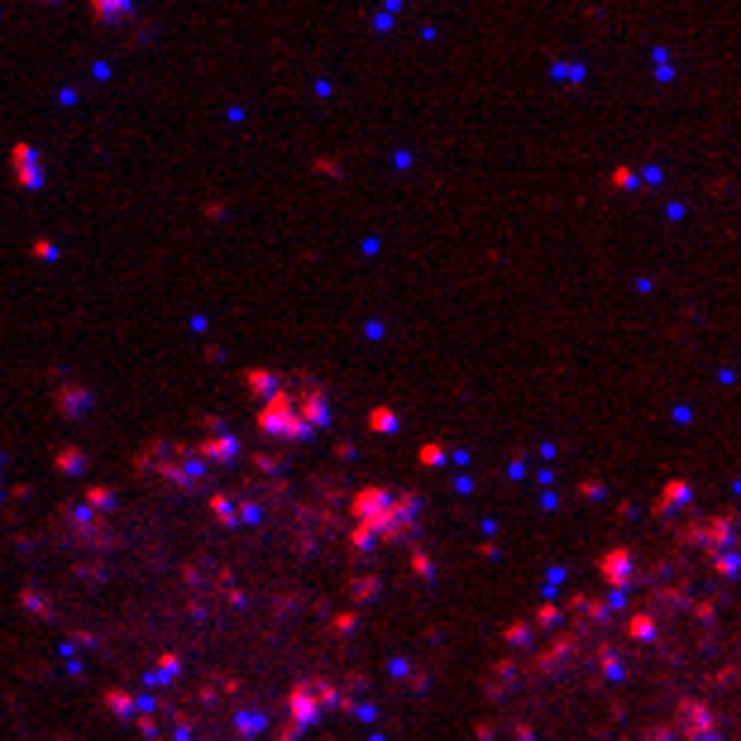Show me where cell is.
<instances>
[{
	"label": "cell",
	"mask_w": 741,
	"mask_h": 741,
	"mask_svg": "<svg viewBox=\"0 0 741 741\" xmlns=\"http://www.w3.org/2000/svg\"><path fill=\"white\" fill-rule=\"evenodd\" d=\"M684 498H689V483H670V488H665V498H660V512H675V507H684Z\"/></svg>",
	"instance_id": "4"
},
{
	"label": "cell",
	"mask_w": 741,
	"mask_h": 741,
	"mask_svg": "<svg viewBox=\"0 0 741 741\" xmlns=\"http://www.w3.org/2000/svg\"><path fill=\"white\" fill-rule=\"evenodd\" d=\"M713 565H718L722 579H737V574H741V555H737V550H732V555H727V550H718V555H713Z\"/></svg>",
	"instance_id": "3"
},
{
	"label": "cell",
	"mask_w": 741,
	"mask_h": 741,
	"mask_svg": "<svg viewBox=\"0 0 741 741\" xmlns=\"http://www.w3.org/2000/svg\"><path fill=\"white\" fill-rule=\"evenodd\" d=\"M679 727H684V741H722L718 718H713L708 703H698V698H684V703H679Z\"/></svg>",
	"instance_id": "1"
},
{
	"label": "cell",
	"mask_w": 741,
	"mask_h": 741,
	"mask_svg": "<svg viewBox=\"0 0 741 741\" xmlns=\"http://www.w3.org/2000/svg\"><path fill=\"white\" fill-rule=\"evenodd\" d=\"M632 636H636V641H651V636H655V622H651V617H636V622H632Z\"/></svg>",
	"instance_id": "5"
},
{
	"label": "cell",
	"mask_w": 741,
	"mask_h": 741,
	"mask_svg": "<svg viewBox=\"0 0 741 741\" xmlns=\"http://www.w3.org/2000/svg\"><path fill=\"white\" fill-rule=\"evenodd\" d=\"M603 574H608V584H627V574H632V555L627 550H617L603 560Z\"/></svg>",
	"instance_id": "2"
}]
</instances>
